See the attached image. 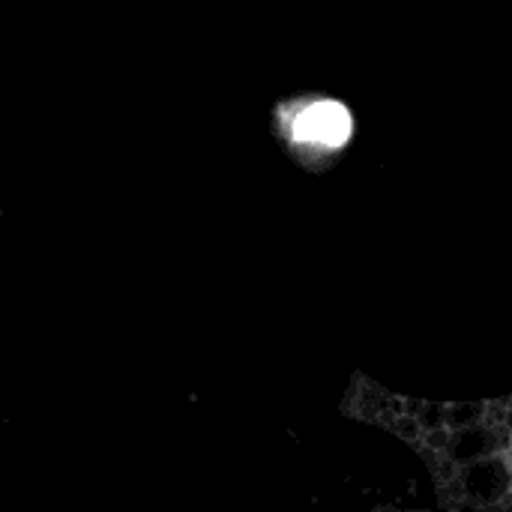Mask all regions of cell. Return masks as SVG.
<instances>
[{"mask_svg":"<svg viewBox=\"0 0 512 512\" xmlns=\"http://www.w3.org/2000/svg\"><path fill=\"white\" fill-rule=\"evenodd\" d=\"M354 120L351 111L342 102L324 99L309 105L294 120V138L303 144H324V147H342L351 138Z\"/></svg>","mask_w":512,"mask_h":512,"instance_id":"1","label":"cell"}]
</instances>
